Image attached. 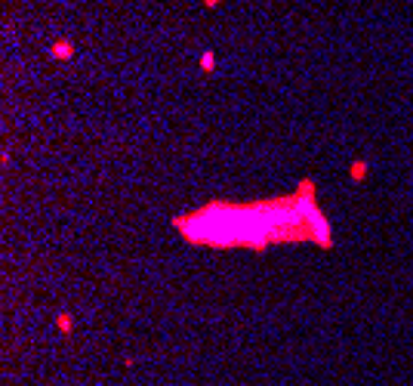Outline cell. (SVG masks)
<instances>
[{
	"instance_id": "cell-5",
	"label": "cell",
	"mask_w": 413,
	"mask_h": 386,
	"mask_svg": "<svg viewBox=\"0 0 413 386\" xmlns=\"http://www.w3.org/2000/svg\"><path fill=\"white\" fill-rule=\"evenodd\" d=\"M219 3H225V0H204V6H210V10H216Z\"/></svg>"
},
{
	"instance_id": "cell-1",
	"label": "cell",
	"mask_w": 413,
	"mask_h": 386,
	"mask_svg": "<svg viewBox=\"0 0 413 386\" xmlns=\"http://www.w3.org/2000/svg\"><path fill=\"white\" fill-rule=\"evenodd\" d=\"M49 56L59 59V62H65V59H71V56H74V44H71V40H65V37H62V40H56V44L49 47Z\"/></svg>"
},
{
	"instance_id": "cell-3",
	"label": "cell",
	"mask_w": 413,
	"mask_h": 386,
	"mask_svg": "<svg viewBox=\"0 0 413 386\" xmlns=\"http://www.w3.org/2000/svg\"><path fill=\"white\" fill-rule=\"evenodd\" d=\"M200 71H204V74H213L216 71V53H213V49H204V56H200Z\"/></svg>"
},
{
	"instance_id": "cell-2",
	"label": "cell",
	"mask_w": 413,
	"mask_h": 386,
	"mask_svg": "<svg viewBox=\"0 0 413 386\" xmlns=\"http://www.w3.org/2000/svg\"><path fill=\"white\" fill-rule=\"evenodd\" d=\"M349 176H352V182H364L367 176H370V164L367 161H352V167H349Z\"/></svg>"
},
{
	"instance_id": "cell-4",
	"label": "cell",
	"mask_w": 413,
	"mask_h": 386,
	"mask_svg": "<svg viewBox=\"0 0 413 386\" xmlns=\"http://www.w3.org/2000/svg\"><path fill=\"white\" fill-rule=\"evenodd\" d=\"M56 328L62 331V334H71V331H74V315H71V312H59Z\"/></svg>"
}]
</instances>
